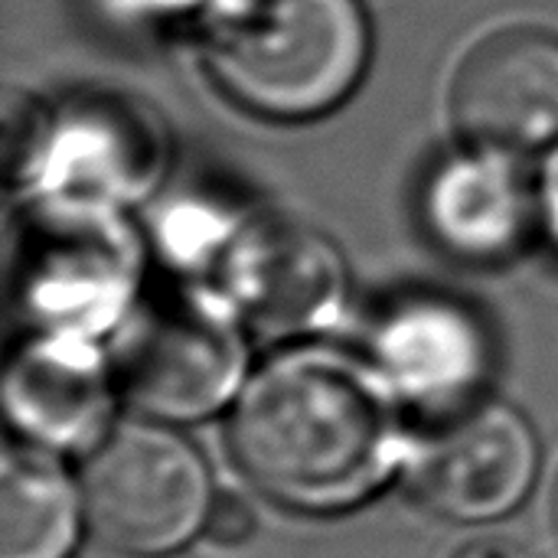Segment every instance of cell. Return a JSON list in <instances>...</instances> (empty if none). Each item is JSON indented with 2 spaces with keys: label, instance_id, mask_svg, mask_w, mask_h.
<instances>
[{
  "label": "cell",
  "instance_id": "1",
  "mask_svg": "<svg viewBox=\"0 0 558 558\" xmlns=\"http://www.w3.org/2000/svg\"><path fill=\"white\" fill-rule=\"evenodd\" d=\"M399 402L373 360L327 347L284 350L235 399V464L288 510L343 513L412 458Z\"/></svg>",
  "mask_w": 558,
  "mask_h": 558
},
{
  "label": "cell",
  "instance_id": "2",
  "mask_svg": "<svg viewBox=\"0 0 558 558\" xmlns=\"http://www.w3.org/2000/svg\"><path fill=\"white\" fill-rule=\"evenodd\" d=\"M199 46L235 105L271 121H307L360 85L369 20L360 0H206Z\"/></svg>",
  "mask_w": 558,
  "mask_h": 558
},
{
  "label": "cell",
  "instance_id": "3",
  "mask_svg": "<svg viewBox=\"0 0 558 558\" xmlns=\"http://www.w3.org/2000/svg\"><path fill=\"white\" fill-rule=\"evenodd\" d=\"M144 248L121 206L26 193L13 226L10 301L36 333L98 340L134 311Z\"/></svg>",
  "mask_w": 558,
  "mask_h": 558
},
{
  "label": "cell",
  "instance_id": "4",
  "mask_svg": "<svg viewBox=\"0 0 558 558\" xmlns=\"http://www.w3.org/2000/svg\"><path fill=\"white\" fill-rule=\"evenodd\" d=\"M245 327L219 291H167L134 304L114 330L118 392L160 422H199L245 379Z\"/></svg>",
  "mask_w": 558,
  "mask_h": 558
},
{
  "label": "cell",
  "instance_id": "5",
  "mask_svg": "<svg viewBox=\"0 0 558 558\" xmlns=\"http://www.w3.org/2000/svg\"><path fill=\"white\" fill-rule=\"evenodd\" d=\"M82 490L95 536L137 558L180 553L206 533L216 504L199 451L157 422L114 428L92 451Z\"/></svg>",
  "mask_w": 558,
  "mask_h": 558
},
{
  "label": "cell",
  "instance_id": "6",
  "mask_svg": "<svg viewBox=\"0 0 558 558\" xmlns=\"http://www.w3.org/2000/svg\"><path fill=\"white\" fill-rule=\"evenodd\" d=\"M167 163L170 137L150 105L121 92H85L43 105L16 186L23 193H72L124 206L150 196Z\"/></svg>",
  "mask_w": 558,
  "mask_h": 558
},
{
  "label": "cell",
  "instance_id": "7",
  "mask_svg": "<svg viewBox=\"0 0 558 558\" xmlns=\"http://www.w3.org/2000/svg\"><path fill=\"white\" fill-rule=\"evenodd\" d=\"M213 278V291L242 327L268 343H298L330 330L350 294L340 248L288 216L242 219Z\"/></svg>",
  "mask_w": 558,
  "mask_h": 558
},
{
  "label": "cell",
  "instance_id": "8",
  "mask_svg": "<svg viewBox=\"0 0 558 558\" xmlns=\"http://www.w3.org/2000/svg\"><path fill=\"white\" fill-rule=\"evenodd\" d=\"M536 474V432L504 402H471L451 412L412 454L418 497L458 523H490L513 513L530 497Z\"/></svg>",
  "mask_w": 558,
  "mask_h": 558
},
{
  "label": "cell",
  "instance_id": "9",
  "mask_svg": "<svg viewBox=\"0 0 558 558\" xmlns=\"http://www.w3.org/2000/svg\"><path fill=\"white\" fill-rule=\"evenodd\" d=\"M451 111L458 131L487 150L536 157L558 147V39L543 29H504L464 59Z\"/></svg>",
  "mask_w": 558,
  "mask_h": 558
},
{
  "label": "cell",
  "instance_id": "10",
  "mask_svg": "<svg viewBox=\"0 0 558 558\" xmlns=\"http://www.w3.org/2000/svg\"><path fill=\"white\" fill-rule=\"evenodd\" d=\"M111 360L88 337L36 333L7 360L3 405L23 441L65 454L95 451L114 409Z\"/></svg>",
  "mask_w": 558,
  "mask_h": 558
},
{
  "label": "cell",
  "instance_id": "11",
  "mask_svg": "<svg viewBox=\"0 0 558 558\" xmlns=\"http://www.w3.org/2000/svg\"><path fill=\"white\" fill-rule=\"evenodd\" d=\"M369 360L399 399L451 415L481 392L490 373V337L468 304L418 294L383 314Z\"/></svg>",
  "mask_w": 558,
  "mask_h": 558
},
{
  "label": "cell",
  "instance_id": "12",
  "mask_svg": "<svg viewBox=\"0 0 558 558\" xmlns=\"http://www.w3.org/2000/svg\"><path fill=\"white\" fill-rule=\"evenodd\" d=\"M422 219L441 252L471 265H497L520 252L539 222V196L520 157L471 144L428 173Z\"/></svg>",
  "mask_w": 558,
  "mask_h": 558
},
{
  "label": "cell",
  "instance_id": "13",
  "mask_svg": "<svg viewBox=\"0 0 558 558\" xmlns=\"http://www.w3.org/2000/svg\"><path fill=\"white\" fill-rule=\"evenodd\" d=\"M85 520V490L56 451L29 441L3 451L0 558H72Z\"/></svg>",
  "mask_w": 558,
  "mask_h": 558
},
{
  "label": "cell",
  "instance_id": "14",
  "mask_svg": "<svg viewBox=\"0 0 558 558\" xmlns=\"http://www.w3.org/2000/svg\"><path fill=\"white\" fill-rule=\"evenodd\" d=\"M239 222L216 203L177 199L160 216V252L186 271H216Z\"/></svg>",
  "mask_w": 558,
  "mask_h": 558
},
{
  "label": "cell",
  "instance_id": "15",
  "mask_svg": "<svg viewBox=\"0 0 558 558\" xmlns=\"http://www.w3.org/2000/svg\"><path fill=\"white\" fill-rule=\"evenodd\" d=\"M258 533V517L242 497H216L209 520H206V536L219 546H245Z\"/></svg>",
  "mask_w": 558,
  "mask_h": 558
},
{
  "label": "cell",
  "instance_id": "16",
  "mask_svg": "<svg viewBox=\"0 0 558 558\" xmlns=\"http://www.w3.org/2000/svg\"><path fill=\"white\" fill-rule=\"evenodd\" d=\"M454 558H533L526 546H520L517 539L507 536H481L471 539L468 546H461Z\"/></svg>",
  "mask_w": 558,
  "mask_h": 558
},
{
  "label": "cell",
  "instance_id": "17",
  "mask_svg": "<svg viewBox=\"0 0 558 558\" xmlns=\"http://www.w3.org/2000/svg\"><path fill=\"white\" fill-rule=\"evenodd\" d=\"M124 16H170L183 10H203L206 0H108Z\"/></svg>",
  "mask_w": 558,
  "mask_h": 558
},
{
  "label": "cell",
  "instance_id": "18",
  "mask_svg": "<svg viewBox=\"0 0 558 558\" xmlns=\"http://www.w3.org/2000/svg\"><path fill=\"white\" fill-rule=\"evenodd\" d=\"M539 219L546 222V229H549V235H553V242H556L558 248V160L556 167H553V173L546 177L543 193H539Z\"/></svg>",
  "mask_w": 558,
  "mask_h": 558
},
{
  "label": "cell",
  "instance_id": "19",
  "mask_svg": "<svg viewBox=\"0 0 558 558\" xmlns=\"http://www.w3.org/2000/svg\"><path fill=\"white\" fill-rule=\"evenodd\" d=\"M553 526H556V536H558V481H556V497H553Z\"/></svg>",
  "mask_w": 558,
  "mask_h": 558
}]
</instances>
